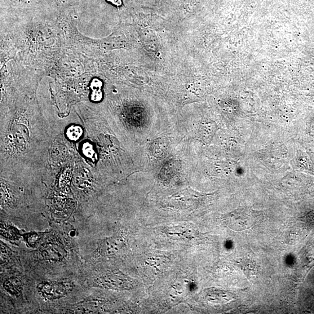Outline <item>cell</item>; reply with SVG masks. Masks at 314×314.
<instances>
[{
  "label": "cell",
  "mask_w": 314,
  "mask_h": 314,
  "mask_svg": "<svg viewBox=\"0 0 314 314\" xmlns=\"http://www.w3.org/2000/svg\"><path fill=\"white\" fill-rule=\"evenodd\" d=\"M1 58L43 77L52 73L69 45L58 13L1 17Z\"/></svg>",
  "instance_id": "6da1fadb"
},
{
  "label": "cell",
  "mask_w": 314,
  "mask_h": 314,
  "mask_svg": "<svg viewBox=\"0 0 314 314\" xmlns=\"http://www.w3.org/2000/svg\"><path fill=\"white\" fill-rule=\"evenodd\" d=\"M41 11H47L41 0H1V17L23 16Z\"/></svg>",
  "instance_id": "7a4b0ae2"
},
{
  "label": "cell",
  "mask_w": 314,
  "mask_h": 314,
  "mask_svg": "<svg viewBox=\"0 0 314 314\" xmlns=\"http://www.w3.org/2000/svg\"><path fill=\"white\" fill-rule=\"evenodd\" d=\"M97 284L112 289H130L134 287V282L123 274L110 273L101 276L96 280Z\"/></svg>",
  "instance_id": "3957f363"
},
{
  "label": "cell",
  "mask_w": 314,
  "mask_h": 314,
  "mask_svg": "<svg viewBox=\"0 0 314 314\" xmlns=\"http://www.w3.org/2000/svg\"><path fill=\"white\" fill-rule=\"evenodd\" d=\"M38 288L44 297L48 299H56L64 297L72 289L73 287L68 282H61L44 283L40 285Z\"/></svg>",
  "instance_id": "277c9868"
},
{
  "label": "cell",
  "mask_w": 314,
  "mask_h": 314,
  "mask_svg": "<svg viewBox=\"0 0 314 314\" xmlns=\"http://www.w3.org/2000/svg\"><path fill=\"white\" fill-rule=\"evenodd\" d=\"M165 233L168 236L183 240H191L198 236L197 229L193 224L189 223L171 225L165 229Z\"/></svg>",
  "instance_id": "5b68a950"
},
{
  "label": "cell",
  "mask_w": 314,
  "mask_h": 314,
  "mask_svg": "<svg viewBox=\"0 0 314 314\" xmlns=\"http://www.w3.org/2000/svg\"><path fill=\"white\" fill-rule=\"evenodd\" d=\"M225 224L230 229L235 231H243L249 229L255 224V220L252 216L238 215L234 214L225 218Z\"/></svg>",
  "instance_id": "8992f818"
},
{
  "label": "cell",
  "mask_w": 314,
  "mask_h": 314,
  "mask_svg": "<svg viewBox=\"0 0 314 314\" xmlns=\"http://www.w3.org/2000/svg\"><path fill=\"white\" fill-rule=\"evenodd\" d=\"M123 246V241L119 237L107 238L100 245L101 253L104 255H113L118 253Z\"/></svg>",
  "instance_id": "52a82bcc"
},
{
  "label": "cell",
  "mask_w": 314,
  "mask_h": 314,
  "mask_svg": "<svg viewBox=\"0 0 314 314\" xmlns=\"http://www.w3.org/2000/svg\"><path fill=\"white\" fill-rule=\"evenodd\" d=\"M42 6L48 11L58 12L67 3L65 0H41Z\"/></svg>",
  "instance_id": "ba28073f"
},
{
  "label": "cell",
  "mask_w": 314,
  "mask_h": 314,
  "mask_svg": "<svg viewBox=\"0 0 314 314\" xmlns=\"http://www.w3.org/2000/svg\"><path fill=\"white\" fill-rule=\"evenodd\" d=\"M146 264L149 266L157 269V271L162 272L166 269L167 261L165 258L161 257V256H157V257L148 258Z\"/></svg>",
  "instance_id": "9c48e42d"
},
{
  "label": "cell",
  "mask_w": 314,
  "mask_h": 314,
  "mask_svg": "<svg viewBox=\"0 0 314 314\" xmlns=\"http://www.w3.org/2000/svg\"><path fill=\"white\" fill-rule=\"evenodd\" d=\"M6 290L12 294H17L20 292L22 289L21 283L17 279H10L5 283Z\"/></svg>",
  "instance_id": "30bf717a"
},
{
  "label": "cell",
  "mask_w": 314,
  "mask_h": 314,
  "mask_svg": "<svg viewBox=\"0 0 314 314\" xmlns=\"http://www.w3.org/2000/svg\"><path fill=\"white\" fill-rule=\"evenodd\" d=\"M107 1L117 7H120L122 6L121 0H107Z\"/></svg>",
  "instance_id": "8fae6325"
}]
</instances>
